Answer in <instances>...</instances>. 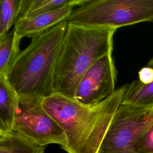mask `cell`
Masks as SVG:
<instances>
[{
    "label": "cell",
    "instance_id": "obj_6",
    "mask_svg": "<svg viewBox=\"0 0 153 153\" xmlns=\"http://www.w3.org/2000/svg\"><path fill=\"white\" fill-rule=\"evenodd\" d=\"M11 131L42 146L56 143L63 148L66 144L63 129L45 111L42 102L26 103L17 100Z\"/></svg>",
    "mask_w": 153,
    "mask_h": 153
},
{
    "label": "cell",
    "instance_id": "obj_15",
    "mask_svg": "<svg viewBox=\"0 0 153 153\" xmlns=\"http://www.w3.org/2000/svg\"><path fill=\"white\" fill-rule=\"evenodd\" d=\"M137 148L141 153H153V123L139 139Z\"/></svg>",
    "mask_w": 153,
    "mask_h": 153
},
{
    "label": "cell",
    "instance_id": "obj_13",
    "mask_svg": "<svg viewBox=\"0 0 153 153\" xmlns=\"http://www.w3.org/2000/svg\"><path fill=\"white\" fill-rule=\"evenodd\" d=\"M75 0H21L19 17L53 10L72 4Z\"/></svg>",
    "mask_w": 153,
    "mask_h": 153
},
{
    "label": "cell",
    "instance_id": "obj_10",
    "mask_svg": "<svg viewBox=\"0 0 153 153\" xmlns=\"http://www.w3.org/2000/svg\"><path fill=\"white\" fill-rule=\"evenodd\" d=\"M17 96L8 83L6 76L0 75V119L11 131Z\"/></svg>",
    "mask_w": 153,
    "mask_h": 153
},
{
    "label": "cell",
    "instance_id": "obj_12",
    "mask_svg": "<svg viewBox=\"0 0 153 153\" xmlns=\"http://www.w3.org/2000/svg\"><path fill=\"white\" fill-rule=\"evenodd\" d=\"M44 150L45 146L13 131L0 139V153H44Z\"/></svg>",
    "mask_w": 153,
    "mask_h": 153
},
{
    "label": "cell",
    "instance_id": "obj_16",
    "mask_svg": "<svg viewBox=\"0 0 153 153\" xmlns=\"http://www.w3.org/2000/svg\"><path fill=\"white\" fill-rule=\"evenodd\" d=\"M138 80L143 84H148L153 81V66L148 63L138 72Z\"/></svg>",
    "mask_w": 153,
    "mask_h": 153
},
{
    "label": "cell",
    "instance_id": "obj_3",
    "mask_svg": "<svg viewBox=\"0 0 153 153\" xmlns=\"http://www.w3.org/2000/svg\"><path fill=\"white\" fill-rule=\"evenodd\" d=\"M115 31L68 23L55 71L54 93L74 99L85 72L99 59L112 53Z\"/></svg>",
    "mask_w": 153,
    "mask_h": 153
},
{
    "label": "cell",
    "instance_id": "obj_1",
    "mask_svg": "<svg viewBox=\"0 0 153 153\" xmlns=\"http://www.w3.org/2000/svg\"><path fill=\"white\" fill-rule=\"evenodd\" d=\"M125 85L102 102L93 106L81 104L73 99L54 93L44 98L45 111L63 129L67 153H99L112 118L121 104Z\"/></svg>",
    "mask_w": 153,
    "mask_h": 153
},
{
    "label": "cell",
    "instance_id": "obj_8",
    "mask_svg": "<svg viewBox=\"0 0 153 153\" xmlns=\"http://www.w3.org/2000/svg\"><path fill=\"white\" fill-rule=\"evenodd\" d=\"M85 0H75L65 6L29 16L19 17L14 24V29L22 38H32L41 35L62 22L67 20L75 6H80Z\"/></svg>",
    "mask_w": 153,
    "mask_h": 153
},
{
    "label": "cell",
    "instance_id": "obj_17",
    "mask_svg": "<svg viewBox=\"0 0 153 153\" xmlns=\"http://www.w3.org/2000/svg\"><path fill=\"white\" fill-rule=\"evenodd\" d=\"M0 132L4 134H7L11 132L1 119H0Z\"/></svg>",
    "mask_w": 153,
    "mask_h": 153
},
{
    "label": "cell",
    "instance_id": "obj_2",
    "mask_svg": "<svg viewBox=\"0 0 153 153\" xmlns=\"http://www.w3.org/2000/svg\"><path fill=\"white\" fill-rule=\"evenodd\" d=\"M68 25L67 20L32 38L6 75L21 102L35 103L54 93L55 71Z\"/></svg>",
    "mask_w": 153,
    "mask_h": 153
},
{
    "label": "cell",
    "instance_id": "obj_4",
    "mask_svg": "<svg viewBox=\"0 0 153 153\" xmlns=\"http://www.w3.org/2000/svg\"><path fill=\"white\" fill-rule=\"evenodd\" d=\"M68 23L117 29L144 22H153V0H85L73 10Z\"/></svg>",
    "mask_w": 153,
    "mask_h": 153
},
{
    "label": "cell",
    "instance_id": "obj_9",
    "mask_svg": "<svg viewBox=\"0 0 153 153\" xmlns=\"http://www.w3.org/2000/svg\"><path fill=\"white\" fill-rule=\"evenodd\" d=\"M148 63L153 66V58ZM121 104L142 108H153V81L145 85L137 79L126 84Z\"/></svg>",
    "mask_w": 153,
    "mask_h": 153
},
{
    "label": "cell",
    "instance_id": "obj_5",
    "mask_svg": "<svg viewBox=\"0 0 153 153\" xmlns=\"http://www.w3.org/2000/svg\"><path fill=\"white\" fill-rule=\"evenodd\" d=\"M153 123V108L120 104L100 145L99 153H141L139 139Z\"/></svg>",
    "mask_w": 153,
    "mask_h": 153
},
{
    "label": "cell",
    "instance_id": "obj_11",
    "mask_svg": "<svg viewBox=\"0 0 153 153\" xmlns=\"http://www.w3.org/2000/svg\"><path fill=\"white\" fill-rule=\"evenodd\" d=\"M22 38L13 29L0 41V75L6 76L20 53Z\"/></svg>",
    "mask_w": 153,
    "mask_h": 153
},
{
    "label": "cell",
    "instance_id": "obj_18",
    "mask_svg": "<svg viewBox=\"0 0 153 153\" xmlns=\"http://www.w3.org/2000/svg\"><path fill=\"white\" fill-rule=\"evenodd\" d=\"M5 134H4V133H1V132H0V139L2 138Z\"/></svg>",
    "mask_w": 153,
    "mask_h": 153
},
{
    "label": "cell",
    "instance_id": "obj_7",
    "mask_svg": "<svg viewBox=\"0 0 153 153\" xmlns=\"http://www.w3.org/2000/svg\"><path fill=\"white\" fill-rule=\"evenodd\" d=\"M112 53L96 61L81 78L74 99L87 106L97 105L115 91L117 70Z\"/></svg>",
    "mask_w": 153,
    "mask_h": 153
},
{
    "label": "cell",
    "instance_id": "obj_14",
    "mask_svg": "<svg viewBox=\"0 0 153 153\" xmlns=\"http://www.w3.org/2000/svg\"><path fill=\"white\" fill-rule=\"evenodd\" d=\"M21 0H0V41L19 17Z\"/></svg>",
    "mask_w": 153,
    "mask_h": 153
}]
</instances>
